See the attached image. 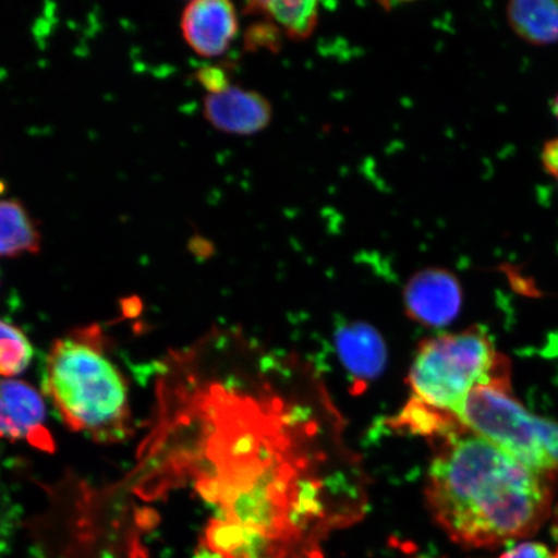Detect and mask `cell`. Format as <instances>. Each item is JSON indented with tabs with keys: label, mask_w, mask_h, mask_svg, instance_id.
I'll list each match as a JSON object with an SVG mask.
<instances>
[{
	"label": "cell",
	"mask_w": 558,
	"mask_h": 558,
	"mask_svg": "<svg viewBox=\"0 0 558 558\" xmlns=\"http://www.w3.org/2000/svg\"><path fill=\"white\" fill-rule=\"evenodd\" d=\"M554 113L558 121V94L556 95L555 100H554Z\"/></svg>",
	"instance_id": "cell-19"
},
{
	"label": "cell",
	"mask_w": 558,
	"mask_h": 558,
	"mask_svg": "<svg viewBox=\"0 0 558 558\" xmlns=\"http://www.w3.org/2000/svg\"><path fill=\"white\" fill-rule=\"evenodd\" d=\"M281 31L274 24H256L247 31L246 47L248 50L257 48H269L270 51H278L281 44Z\"/></svg>",
	"instance_id": "cell-15"
},
{
	"label": "cell",
	"mask_w": 558,
	"mask_h": 558,
	"mask_svg": "<svg viewBox=\"0 0 558 558\" xmlns=\"http://www.w3.org/2000/svg\"><path fill=\"white\" fill-rule=\"evenodd\" d=\"M403 303L409 317L416 323L444 327L451 324L462 308V286L448 269L418 270L404 286Z\"/></svg>",
	"instance_id": "cell-6"
},
{
	"label": "cell",
	"mask_w": 558,
	"mask_h": 558,
	"mask_svg": "<svg viewBox=\"0 0 558 558\" xmlns=\"http://www.w3.org/2000/svg\"><path fill=\"white\" fill-rule=\"evenodd\" d=\"M506 16L518 37L532 46L558 44V0H514Z\"/></svg>",
	"instance_id": "cell-11"
},
{
	"label": "cell",
	"mask_w": 558,
	"mask_h": 558,
	"mask_svg": "<svg viewBox=\"0 0 558 558\" xmlns=\"http://www.w3.org/2000/svg\"><path fill=\"white\" fill-rule=\"evenodd\" d=\"M33 347L23 331L0 319V378L13 379L29 367Z\"/></svg>",
	"instance_id": "cell-14"
},
{
	"label": "cell",
	"mask_w": 558,
	"mask_h": 558,
	"mask_svg": "<svg viewBox=\"0 0 558 558\" xmlns=\"http://www.w3.org/2000/svg\"><path fill=\"white\" fill-rule=\"evenodd\" d=\"M195 78L208 95L220 94L232 86L228 70L220 65L202 66L195 72Z\"/></svg>",
	"instance_id": "cell-16"
},
{
	"label": "cell",
	"mask_w": 558,
	"mask_h": 558,
	"mask_svg": "<svg viewBox=\"0 0 558 558\" xmlns=\"http://www.w3.org/2000/svg\"><path fill=\"white\" fill-rule=\"evenodd\" d=\"M557 181H558V178H557Z\"/></svg>",
	"instance_id": "cell-20"
},
{
	"label": "cell",
	"mask_w": 558,
	"mask_h": 558,
	"mask_svg": "<svg viewBox=\"0 0 558 558\" xmlns=\"http://www.w3.org/2000/svg\"><path fill=\"white\" fill-rule=\"evenodd\" d=\"M250 15L275 21L276 26L292 41L310 39L319 21L318 2H251L244 9Z\"/></svg>",
	"instance_id": "cell-13"
},
{
	"label": "cell",
	"mask_w": 558,
	"mask_h": 558,
	"mask_svg": "<svg viewBox=\"0 0 558 558\" xmlns=\"http://www.w3.org/2000/svg\"><path fill=\"white\" fill-rule=\"evenodd\" d=\"M41 235L23 202L0 199V257L37 254Z\"/></svg>",
	"instance_id": "cell-12"
},
{
	"label": "cell",
	"mask_w": 558,
	"mask_h": 558,
	"mask_svg": "<svg viewBox=\"0 0 558 558\" xmlns=\"http://www.w3.org/2000/svg\"><path fill=\"white\" fill-rule=\"evenodd\" d=\"M205 120L227 135L259 134L274 120V108L267 97L254 89L230 86L204 99Z\"/></svg>",
	"instance_id": "cell-8"
},
{
	"label": "cell",
	"mask_w": 558,
	"mask_h": 558,
	"mask_svg": "<svg viewBox=\"0 0 558 558\" xmlns=\"http://www.w3.org/2000/svg\"><path fill=\"white\" fill-rule=\"evenodd\" d=\"M458 422L542 476L558 471V423L530 413L514 400L508 378L474 388Z\"/></svg>",
	"instance_id": "cell-5"
},
{
	"label": "cell",
	"mask_w": 558,
	"mask_h": 558,
	"mask_svg": "<svg viewBox=\"0 0 558 558\" xmlns=\"http://www.w3.org/2000/svg\"><path fill=\"white\" fill-rule=\"evenodd\" d=\"M44 387L62 422L97 441H118L130 432L128 383L97 333L56 341L48 353Z\"/></svg>",
	"instance_id": "cell-3"
},
{
	"label": "cell",
	"mask_w": 558,
	"mask_h": 558,
	"mask_svg": "<svg viewBox=\"0 0 558 558\" xmlns=\"http://www.w3.org/2000/svg\"><path fill=\"white\" fill-rule=\"evenodd\" d=\"M508 378L507 362L486 331L439 335L418 347L409 374L410 407L457 418L472 390Z\"/></svg>",
	"instance_id": "cell-4"
},
{
	"label": "cell",
	"mask_w": 558,
	"mask_h": 558,
	"mask_svg": "<svg viewBox=\"0 0 558 558\" xmlns=\"http://www.w3.org/2000/svg\"><path fill=\"white\" fill-rule=\"evenodd\" d=\"M181 34L201 58L225 54L239 35V15L227 0H194L181 13Z\"/></svg>",
	"instance_id": "cell-7"
},
{
	"label": "cell",
	"mask_w": 558,
	"mask_h": 558,
	"mask_svg": "<svg viewBox=\"0 0 558 558\" xmlns=\"http://www.w3.org/2000/svg\"><path fill=\"white\" fill-rule=\"evenodd\" d=\"M335 340L354 381L366 384L378 378L387 362L386 344L378 331L364 323H351L339 327Z\"/></svg>",
	"instance_id": "cell-10"
},
{
	"label": "cell",
	"mask_w": 558,
	"mask_h": 558,
	"mask_svg": "<svg viewBox=\"0 0 558 558\" xmlns=\"http://www.w3.org/2000/svg\"><path fill=\"white\" fill-rule=\"evenodd\" d=\"M181 424L180 470L219 523L281 554L360 518L364 483L338 413L295 362L241 373L195 365Z\"/></svg>",
	"instance_id": "cell-1"
},
{
	"label": "cell",
	"mask_w": 558,
	"mask_h": 558,
	"mask_svg": "<svg viewBox=\"0 0 558 558\" xmlns=\"http://www.w3.org/2000/svg\"><path fill=\"white\" fill-rule=\"evenodd\" d=\"M46 404L29 384L0 381V437L11 441L51 445L46 430Z\"/></svg>",
	"instance_id": "cell-9"
},
{
	"label": "cell",
	"mask_w": 558,
	"mask_h": 558,
	"mask_svg": "<svg viewBox=\"0 0 558 558\" xmlns=\"http://www.w3.org/2000/svg\"><path fill=\"white\" fill-rule=\"evenodd\" d=\"M541 162L544 171L549 177L558 178V137L549 140V142L544 144L541 153Z\"/></svg>",
	"instance_id": "cell-18"
},
{
	"label": "cell",
	"mask_w": 558,
	"mask_h": 558,
	"mask_svg": "<svg viewBox=\"0 0 558 558\" xmlns=\"http://www.w3.org/2000/svg\"><path fill=\"white\" fill-rule=\"evenodd\" d=\"M425 500L453 543L490 548L538 532L553 493L542 474L484 438L456 432L432 462Z\"/></svg>",
	"instance_id": "cell-2"
},
{
	"label": "cell",
	"mask_w": 558,
	"mask_h": 558,
	"mask_svg": "<svg viewBox=\"0 0 558 558\" xmlns=\"http://www.w3.org/2000/svg\"><path fill=\"white\" fill-rule=\"evenodd\" d=\"M499 558H558V548H549L539 542H521L505 550Z\"/></svg>",
	"instance_id": "cell-17"
}]
</instances>
